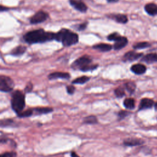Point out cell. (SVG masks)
Masks as SVG:
<instances>
[{
	"label": "cell",
	"mask_w": 157,
	"mask_h": 157,
	"mask_svg": "<svg viewBox=\"0 0 157 157\" xmlns=\"http://www.w3.org/2000/svg\"><path fill=\"white\" fill-rule=\"evenodd\" d=\"M55 34L45 32L43 29H37L28 32L24 36L25 40L30 44L44 42L55 39Z\"/></svg>",
	"instance_id": "1"
},
{
	"label": "cell",
	"mask_w": 157,
	"mask_h": 157,
	"mask_svg": "<svg viewBox=\"0 0 157 157\" xmlns=\"http://www.w3.org/2000/svg\"><path fill=\"white\" fill-rule=\"evenodd\" d=\"M55 39L61 42L64 46H70L77 43L78 40V35L71 32L66 29H62L55 34Z\"/></svg>",
	"instance_id": "2"
},
{
	"label": "cell",
	"mask_w": 157,
	"mask_h": 157,
	"mask_svg": "<svg viewBox=\"0 0 157 157\" xmlns=\"http://www.w3.org/2000/svg\"><path fill=\"white\" fill-rule=\"evenodd\" d=\"M11 105L13 110L17 113H20L25 106V99L23 93L18 90L15 91L12 96Z\"/></svg>",
	"instance_id": "3"
},
{
	"label": "cell",
	"mask_w": 157,
	"mask_h": 157,
	"mask_svg": "<svg viewBox=\"0 0 157 157\" xmlns=\"http://www.w3.org/2000/svg\"><path fill=\"white\" fill-rule=\"evenodd\" d=\"M14 83L13 80L9 77L0 75V91L9 92L13 90Z\"/></svg>",
	"instance_id": "4"
},
{
	"label": "cell",
	"mask_w": 157,
	"mask_h": 157,
	"mask_svg": "<svg viewBox=\"0 0 157 157\" xmlns=\"http://www.w3.org/2000/svg\"><path fill=\"white\" fill-rule=\"evenodd\" d=\"M47 18L48 14L46 12L43 11H39L31 18L30 22L32 24H37L44 21Z\"/></svg>",
	"instance_id": "5"
},
{
	"label": "cell",
	"mask_w": 157,
	"mask_h": 157,
	"mask_svg": "<svg viewBox=\"0 0 157 157\" xmlns=\"http://www.w3.org/2000/svg\"><path fill=\"white\" fill-rule=\"evenodd\" d=\"M91 62V59L90 58L84 56L75 60L73 63L72 67L74 68H78L79 69H80L83 67L90 64Z\"/></svg>",
	"instance_id": "6"
},
{
	"label": "cell",
	"mask_w": 157,
	"mask_h": 157,
	"mask_svg": "<svg viewBox=\"0 0 157 157\" xmlns=\"http://www.w3.org/2000/svg\"><path fill=\"white\" fill-rule=\"evenodd\" d=\"M70 4L77 10L85 12L87 10L86 6L82 1L78 0H70Z\"/></svg>",
	"instance_id": "7"
},
{
	"label": "cell",
	"mask_w": 157,
	"mask_h": 157,
	"mask_svg": "<svg viewBox=\"0 0 157 157\" xmlns=\"http://www.w3.org/2000/svg\"><path fill=\"white\" fill-rule=\"evenodd\" d=\"M142 55V53H136L133 51H129L127 52L123 56V59L124 61H132L134 60L137 59L139 58Z\"/></svg>",
	"instance_id": "8"
},
{
	"label": "cell",
	"mask_w": 157,
	"mask_h": 157,
	"mask_svg": "<svg viewBox=\"0 0 157 157\" xmlns=\"http://www.w3.org/2000/svg\"><path fill=\"white\" fill-rule=\"evenodd\" d=\"M154 105V102L152 99L148 98H143L140 102L139 110H144L150 109Z\"/></svg>",
	"instance_id": "9"
},
{
	"label": "cell",
	"mask_w": 157,
	"mask_h": 157,
	"mask_svg": "<svg viewBox=\"0 0 157 157\" xmlns=\"http://www.w3.org/2000/svg\"><path fill=\"white\" fill-rule=\"evenodd\" d=\"M146 67L142 64H136L131 66V70L136 74H142L146 71Z\"/></svg>",
	"instance_id": "10"
},
{
	"label": "cell",
	"mask_w": 157,
	"mask_h": 157,
	"mask_svg": "<svg viewBox=\"0 0 157 157\" xmlns=\"http://www.w3.org/2000/svg\"><path fill=\"white\" fill-rule=\"evenodd\" d=\"M128 44V40L124 37H120L118 40L115 41L113 48L115 50H120L126 45Z\"/></svg>",
	"instance_id": "11"
},
{
	"label": "cell",
	"mask_w": 157,
	"mask_h": 157,
	"mask_svg": "<svg viewBox=\"0 0 157 157\" xmlns=\"http://www.w3.org/2000/svg\"><path fill=\"white\" fill-rule=\"evenodd\" d=\"M70 75L66 72H56L50 74L48 75V78L50 79H55V78H69Z\"/></svg>",
	"instance_id": "12"
},
{
	"label": "cell",
	"mask_w": 157,
	"mask_h": 157,
	"mask_svg": "<svg viewBox=\"0 0 157 157\" xmlns=\"http://www.w3.org/2000/svg\"><path fill=\"white\" fill-rule=\"evenodd\" d=\"M145 10L148 14L150 15H155L157 14V5L153 3L147 4L145 6Z\"/></svg>",
	"instance_id": "13"
},
{
	"label": "cell",
	"mask_w": 157,
	"mask_h": 157,
	"mask_svg": "<svg viewBox=\"0 0 157 157\" xmlns=\"http://www.w3.org/2000/svg\"><path fill=\"white\" fill-rule=\"evenodd\" d=\"M143 143V140L138 139H128L124 141V144L126 146H136Z\"/></svg>",
	"instance_id": "14"
},
{
	"label": "cell",
	"mask_w": 157,
	"mask_h": 157,
	"mask_svg": "<svg viewBox=\"0 0 157 157\" xmlns=\"http://www.w3.org/2000/svg\"><path fill=\"white\" fill-rule=\"evenodd\" d=\"M142 61L147 63H151L157 62V54L156 53H150L143 57L142 59Z\"/></svg>",
	"instance_id": "15"
},
{
	"label": "cell",
	"mask_w": 157,
	"mask_h": 157,
	"mask_svg": "<svg viewBox=\"0 0 157 157\" xmlns=\"http://www.w3.org/2000/svg\"><path fill=\"white\" fill-rule=\"evenodd\" d=\"M93 48L101 52H108L112 49V45L107 44H99L94 45Z\"/></svg>",
	"instance_id": "16"
},
{
	"label": "cell",
	"mask_w": 157,
	"mask_h": 157,
	"mask_svg": "<svg viewBox=\"0 0 157 157\" xmlns=\"http://www.w3.org/2000/svg\"><path fill=\"white\" fill-rule=\"evenodd\" d=\"M124 106L129 109H132L135 107L134 100L132 98H126L124 100L123 102Z\"/></svg>",
	"instance_id": "17"
},
{
	"label": "cell",
	"mask_w": 157,
	"mask_h": 157,
	"mask_svg": "<svg viewBox=\"0 0 157 157\" xmlns=\"http://www.w3.org/2000/svg\"><path fill=\"white\" fill-rule=\"evenodd\" d=\"M26 51V47L22 45L18 46L12 51V54L15 56H18L24 53Z\"/></svg>",
	"instance_id": "18"
},
{
	"label": "cell",
	"mask_w": 157,
	"mask_h": 157,
	"mask_svg": "<svg viewBox=\"0 0 157 157\" xmlns=\"http://www.w3.org/2000/svg\"><path fill=\"white\" fill-rule=\"evenodd\" d=\"M34 110L39 114H45L50 113L53 111V109L50 107H37L35 108Z\"/></svg>",
	"instance_id": "19"
},
{
	"label": "cell",
	"mask_w": 157,
	"mask_h": 157,
	"mask_svg": "<svg viewBox=\"0 0 157 157\" xmlns=\"http://www.w3.org/2000/svg\"><path fill=\"white\" fill-rule=\"evenodd\" d=\"M115 20L121 23H126L128 21V18L126 15L123 14H118L115 17Z\"/></svg>",
	"instance_id": "20"
},
{
	"label": "cell",
	"mask_w": 157,
	"mask_h": 157,
	"mask_svg": "<svg viewBox=\"0 0 157 157\" xmlns=\"http://www.w3.org/2000/svg\"><path fill=\"white\" fill-rule=\"evenodd\" d=\"M83 122L86 124H94L98 122L97 118L94 116H88L84 118Z\"/></svg>",
	"instance_id": "21"
},
{
	"label": "cell",
	"mask_w": 157,
	"mask_h": 157,
	"mask_svg": "<svg viewBox=\"0 0 157 157\" xmlns=\"http://www.w3.org/2000/svg\"><path fill=\"white\" fill-rule=\"evenodd\" d=\"M89 79H90V78L86 76H82V77H78L76 79L74 80L72 83H77V84H83V83L86 82L87 81H88Z\"/></svg>",
	"instance_id": "22"
},
{
	"label": "cell",
	"mask_w": 157,
	"mask_h": 157,
	"mask_svg": "<svg viewBox=\"0 0 157 157\" xmlns=\"http://www.w3.org/2000/svg\"><path fill=\"white\" fill-rule=\"evenodd\" d=\"M150 46V44L147 42H141L137 43L133 47L135 49H142L145 48H147Z\"/></svg>",
	"instance_id": "23"
},
{
	"label": "cell",
	"mask_w": 157,
	"mask_h": 157,
	"mask_svg": "<svg viewBox=\"0 0 157 157\" xmlns=\"http://www.w3.org/2000/svg\"><path fill=\"white\" fill-rule=\"evenodd\" d=\"M33 113V110L32 109H28L24 112H21L20 113L18 114V116L21 118H25V117H29L31 116Z\"/></svg>",
	"instance_id": "24"
},
{
	"label": "cell",
	"mask_w": 157,
	"mask_h": 157,
	"mask_svg": "<svg viewBox=\"0 0 157 157\" xmlns=\"http://www.w3.org/2000/svg\"><path fill=\"white\" fill-rule=\"evenodd\" d=\"M125 86H126V90L131 93H133L136 89V85L134 84V83H133L132 82L126 83L125 85Z\"/></svg>",
	"instance_id": "25"
},
{
	"label": "cell",
	"mask_w": 157,
	"mask_h": 157,
	"mask_svg": "<svg viewBox=\"0 0 157 157\" xmlns=\"http://www.w3.org/2000/svg\"><path fill=\"white\" fill-rule=\"evenodd\" d=\"M115 94L117 97L121 98V97L124 96V90L122 88H121V87H118L117 89H115Z\"/></svg>",
	"instance_id": "26"
},
{
	"label": "cell",
	"mask_w": 157,
	"mask_h": 157,
	"mask_svg": "<svg viewBox=\"0 0 157 157\" xmlns=\"http://www.w3.org/2000/svg\"><path fill=\"white\" fill-rule=\"evenodd\" d=\"M97 65H91L90 64L88 65H86L84 67H83L82 68L80 69L81 71H83V72H86V71H93L94 69H95L97 67Z\"/></svg>",
	"instance_id": "27"
},
{
	"label": "cell",
	"mask_w": 157,
	"mask_h": 157,
	"mask_svg": "<svg viewBox=\"0 0 157 157\" xmlns=\"http://www.w3.org/2000/svg\"><path fill=\"white\" fill-rule=\"evenodd\" d=\"M12 123H13V121L12 120H10V119H6V120L0 121V126H9V125H11Z\"/></svg>",
	"instance_id": "28"
},
{
	"label": "cell",
	"mask_w": 157,
	"mask_h": 157,
	"mask_svg": "<svg viewBox=\"0 0 157 157\" xmlns=\"http://www.w3.org/2000/svg\"><path fill=\"white\" fill-rule=\"evenodd\" d=\"M121 36L117 33H113L110 35H109L107 39L109 40H113V41H116L117 40H118Z\"/></svg>",
	"instance_id": "29"
},
{
	"label": "cell",
	"mask_w": 157,
	"mask_h": 157,
	"mask_svg": "<svg viewBox=\"0 0 157 157\" xmlns=\"http://www.w3.org/2000/svg\"><path fill=\"white\" fill-rule=\"evenodd\" d=\"M17 153L14 151L5 152L2 154H0V157H16Z\"/></svg>",
	"instance_id": "30"
},
{
	"label": "cell",
	"mask_w": 157,
	"mask_h": 157,
	"mask_svg": "<svg viewBox=\"0 0 157 157\" xmlns=\"http://www.w3.org/2000/svg\"><path fill=\"white\" fill-rule=\"evenodd\" d=\"M129 115V112H126V111H124V110H122L121 112H120L118 113V118L120 119H122V118H125L126 116H128Z\"/></svg>",
	"instance_id": "31"
},
{
	"label": "cell",
	"mask_w": 157,
	"mask_h": 157,
	"mask_svg": "<svg viewBox=\"0 0 157 157\" xmlns=\"http://www.w3.org/2000/svg\"><path fill=\"white\" fill-rule=\"evenodd\" d=\"M67 91L69 94H73L75 91V87L72 85H69L67 86Z\"/></svg>",
	"instance_id": "32"
},
{
	"label": "cell",
	"mask_w": 157,
	"mask_h": 157,
	"mask_svg": "<svg viewBox=\"0 0 157 157\" xmlns=\"http://www.w3.org/2000/svg\"><path fill=\"white\" fill-rule=\"evenodd\" d=\"M32 88H33V85H32V84H31V83H29L26 85V88H25V91H26V92H29V91H31Z\"/></svg>",
	"instance_id": "33"
},
{
	"label": "cell",
	"mask_w": 157,
	"mask_h": 157,
	"mask_svg": "<svg viewBox=\"0 0 157 157\" xmlns=\"http://www.w3.org/2000/svg\"><path fill=\"white\" fill-rule=\"evenodd\" d=\"M8 139L4 136H0V143H6Z\"/></svg>",
	"instance_id": "34"
},
{
	"label": "cell",
	"mask_w": 157,
	"mask_h": 157,
	"mask_svg": "<svg viewBox=\"0 0 157 157\" xmlns=\"http://www.w3.org/2000/svg\"><path fill=\"white\" fill-rule=\"evenodd\" d=\"M86 25L85 23H83V24H82L79 26L78 29H79V30H83L86 28Z\"/></svg>",
	"instance_id": "35"
},
{
	"label": "cell",
	"mask_w": 157,
	"mask_h": 157,
	"mask_svg": "<svg viewBox=\"0 0 157 157\" xmlns=\"http://www.w3.org/2000/svg\"><path fill=\"white\" fill-rule=\"evenodd\" d=\"M9 9L6 7H4V6H2L1 5H0V12L1 11H4V10H8Z\"/></svg>",
	"instance_id": "36"
},
{
	"label": "cell",
	"mask_w": 157,
	"mask_h": 157,
	"mask_svg": "<svg viewBox=\"0 0 157 157\" xmlns=\"http://www.w3.org/2000/svg\"><path fill=\"white\" fill-rule=\"evenodd\" d=\"M71 157H79L75 153L72 152L71 153Z\"/></svg>",
	"instance_id": "37"
},
{
	"label": "cell",
	"mask_w": 157,
	"mask_h": 157,
	"mask_svg": "<svg viewBox=\"0 0 157 157\" xmlns=\"http://www.w3.org/2000/svg\"><path fill=\"white\" fill-rule=\"evenodd\" d=\"M118 0H107V1L109 2H117Z\"/></svg>",
	"instance_id": "38"
},
{
	"label": "cell",
	"mask_w": 157,
	"mask_h": 157,
	"mask_svg": "<svg viewBox=\"0 0 157 157\" xmlns=\"http://www.w3.org/2000/svg\"><path fill=\"white\" fill-rule=\"evenodd\" d=\"M155 107L156 109H157V102L155 104Z\"/></svg>",
	"instance_id": "39"
}]
</instances>
